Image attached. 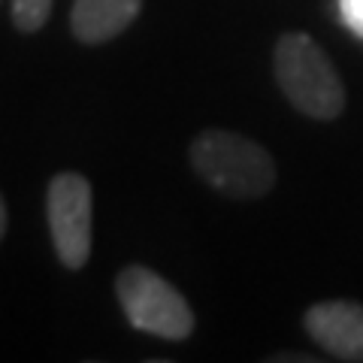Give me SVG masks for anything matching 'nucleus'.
<instances>
[{
  "label": "nucleus",
  "instance_id": "nucleus-1",
  "mask_svg": "<svg viewBox=\"0 0 363 363\" xmlns=\"http://www.w3.org/2000/svg\"><path fill=\"white\" fill-rule=\"evenodd\" d=\"M188 161L200 182L227 200H260L279 182L276 157L257 140L236 130L206 128L188 145Z\"/></svg>",
  "mask_w": 363,
  "mask_h": 363
},
{
  "label": "nucleus",
  "instance_id": "nucleus-2",
  "mask_svg": "<svg viewBox=\"0 0 363 363\" xmlns=\"http://www.w3.org/2000/svg\"><path fill=\"white\" fill-rule=\"evenodd\" d=\"M272 76L288 104L315 121H336L345 109V85L330 55L309 33H281L272 45Z\"/></svg>",
  "mask_w": 363,
  "mask_h": 363
},
{
  "label": "nucleus",
  "instance_id": "nucleus-3",
  "mask_svg": "<svg viewBox=\"0 0 363 363\" xmlns=\"http://www.w3.org/2000/svg\"><path fill=\"white\" fill-rule=\"evenodd\" d=\"M116 297L128 324L167 342H185L194 333V312L169 281L143 264L124 267L116 276Z\"/></svg>",
  "mask_w": 363,
  "mask_h": 363
},
{
  "label": "nucleus",
  "instance_id": "nucleus-4",
  "mask_svg": "<svg viewBox=\"0 0 363 363\" xmlns=\"http://www.w3.org/2000/svg\"><path fill=\"white\" fill-rule=\"evenodd\" d=\"M45 221H49V236L64 269H82L91 257V224H94V191L91 182L64 169L49 179L45 188Z\"/></svg>",
  "mask_w": 363,
  "mask_h": 363
},
{
  "label": "nucleus",
  "instance_id": "nucleus-5",
  "mask_svg": "<svg viewBox=\"0 0 363 363\" xmlns=\"http://www.w3.org/2000/svg\"><path fill=\"white\" fill-rule=\"evenodd\" d=\"M303 327L312 342L330 357L363 363V303L321 300L306 309Z\"/></svg>",
  "mask_w": 363,
  "mask_h": 363
},
{
  "label": "nucleus",
  "instance_id": "nucleus-6",
  "mask_svg": "<svg viewBox=\"0 0 363 363\" xmlns=\"http://www.w3.org/2000/svg\"><path fill=\"white\" fill-rule=\"evenodd\" d=\"M143 13V0H73L70 30L82 45H104L121 37Z\"/></svg>",
  "mask_w": 363,
  "mask_h": 363
},
{
  "label": "nucleus",
  "instance_id": "nucleus-7",
  "mask_svg": "<svg viewBox=\"0 0 363 363\" xmlns=\"http://www.w3.org/2000/svg\"><path fill=\"white\" fill-rule=\"evenodd\" d=\"M55 0H9V18L18 33H37L45 28Z\"/></svg>",
  "mask_w": 363,
  "mask_h": 363
},
{
  "label": "nucleus",
  "instance_id": "nucleus-8",
  "mask_svg": "<svg viewBox=\"0 0 363 363\" xmlns=\"http://www.w3.org/2000/svg\"><path fill=\"white\" fill-rule=\"evenodd\" d=\"M339 16H342L348 30L363 37V0H339Z\"/></svg>",
  "mask_w": 363,
  "mask_h": 363
},
{
  "label": "nucleus",
  "instance_id": "nucleus-9",
  "mask_svg": "<svg viewBox=\"0 0 363 363\" xmlns=\"http://www.w3.org/2000/svg\"><path fill=\"white\" fill-rule=\"evenodd\" d=\"M267 360L269 363H291V360H297V363H315L318 357L315 354H291V351H279V354H269Z\"/></svg>",
  "mask_w": 363,
  "mask_h": 363
},
{
  "label": "nucleus",
  "instance_id": "nucleus-10",
  "mask_svg": "<svg viewBox=\"0 0 363 363\" xmlns=\"http://www.w3.org/2000/svg\"><path fill=\"white\" fill-rule=\"evenodd\" d=\"M6 224H9V215H6V203H4V197H0V240H4V233H6Z\"/></svg>",
  "mask_w": 363,
  "mask_h": 363
}]
</instances>
